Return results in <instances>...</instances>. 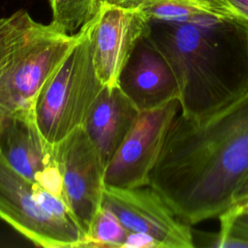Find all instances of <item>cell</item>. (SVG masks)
<instances>
[{
  "label": "cell",
  "instance_id": "cell-1",
  "mask_svg": "<svg viewBox=\"0 0 248 248\" xmlns=\"http://www.w3.org/2000/svg\"><path fill=\"white\" fill-rule=\"evenodd\" d=\"M248 175V89L213 113L172 120L149 186L190 226L218 217Z\"/></svg>",
  "mask_w": 248,
  "mask_h": 248
},
{
  "label": "cell",
  "instance_id": "cell-2",
  "mask_svg": "<svg viewBox=\"0 0 248 248\" xmlns=\"http://www.w3.org/2000/svg\"><path fill=\"white\" fill-rule=\"evenodd\" d=\"M146 37L174 74L184 117L202 119L248 89V26L237 20H149Z\"/></svg>",
  "mask_w": 248,
  "mask_h": 248
},
{
  "label": "cell",
  "instance_id": "cell-3",
  "mask_svg": "<svg viewBox=\"0 0 248 248\" xmlns=\"http://www.w3.org/2000/svg\"><path fill=\"white\" fill-rule=\"evenodd\" d=\"M78 43L43 87L34 106L36 125L52 145L83 125L105 86L94 66L85 25L78 30Z\"/></svg>",
  "mask_w": 248,
  "mask_h": 248
},
{
  "label": "cell",
  "instance_id": "cell-4",
  "mask_svg": "<svg viewBox=\"0 0 248 248\" xmlns=\"http://www.w3.org/2000/svg\"><path fill=\"white\" fill-rule=\"evenodd\" d=\"M62 213L59 197L17 172L0 153V219L38 246L84 247L85 234Z\"/></svg>",
  "mask_w": 248,
  "mask_h": 248
},
{
  "label": "cell",
  "instance_id": "cell-5",
  "mask_svg": "<svg viewBox=\"0 0 248 248\" xmlns=\"http://www.w3.org/2000/svg\"><path fill=\"white\" fill-rule=\"evenodd\" d=\"M78 37V32L67 34L51 23L45 25L32 18L4 75L0 92L1 119L11 113L34 116L37 97Z\"/></svg>",
  "mask_w": 248,
  "mask_h": 248
},
{
  "label": "cell",
  "instance_id": "cell-6",
  "mask_svg": "<svg viewBox=\"0 0 248 248\" xmlns=\"http://www.w3.org/2000/svg\"><path fill=\"white\" fill-rule=\"evenodd\" d=\"M54 154L62 180L63 200L87 241L102 207L105 167L82 126L54 144Z\"/></svg>",
  "mask_w": 248,
  "mask_h": 248
},
{
  "label": "cell",
  "instance_id": "cell-7",
  "mask_svg": "<svg viewBox=\"0 0 248 248\" xmlns=\"http://www.w3.org/2000/svg\"><path fill=\"white\" fill-rule=\"evenodd\" d=\"M180 108L179 100L139 113L121 146L105 169V186L137 188L149 185L169 128Z\"/></svg>",
  "mask_w": 248,
  "mask_h": 248
},
{
  "label": "cell",
  "instance_id": "cell-8",
  "mask_svg": "<svg viewBox=\"0 0 248 248\" xmlns=\"http://www.w3.org/2000/svg\"><path fill=\"white\" fill-rule=\"evenodd\" d=\"M102 206L109 209L134 233L152 238L158 248H194L192 227L181 222L149 185L105 187Z\"/></svg>",
  "mask_w": 248,
  "mask_h": 248
},
{
  "label": "cell",
  "instance_id": "cell-9",
  "mask_svg": "<svg viewBox=\"0 0 248 248\" xmlns=\"http://www.w3.org/2000/svg\"><path fill=\"white\" fill-rule=\"evenodd\" d=\"M148 18L141 12L102 0L84 25L91 41L93 62L105 86H117L119 75L139 41L146 36Z\"/></svg>",
  "mask_w": 248,
  "mask_h": 248
},
{
  "label": "cell",
  "instance_id": "cell-10",
  "mask_svg": "<svg viewBox=\"0 0 248 248\" xmlns=\"http://www.w3.org/2000/svg\"><path fill=\"white\" fill-rule=\"evenodd\" d=\"M0 153L17 172L63 200L54 145L43 137L33 115L11 113L0 120Z\"/></svg>",
  "mask_w": 248,
  "mask_h": 248
},
{
  "label": "cell",
  "instance_id": "cell-11",
  "mask_svg": "<svg viewBox=\"0 0 248 248\" xmlns=\"http://www.w3.org/2000/svg\"><path fill=\"white\" fill-rule=\"evenodd\" d=\"M117 85L140 112L179 100L170 66L146 36L139 41L123 67Z\"/></svg>",
  "mask_w": 248,
  "mask_h": 248
},
{
  "label": "cell",
  "instance_id": "cell-12",
  "mask_svg": "<svg viewBox=\"0 0 248 248\" xmlns=\"http://www.w3.org/2000/svg\"><path fill=\"white\" fill-rule=\"evenodd\" d=\"M140 111L117 86H104L82 125L106 169L126 139Z\"/></svg>",
  "mask_w": 248,
  "mask_h": 248
},
{
  "label": "cell",
  "instance_id": "cell-13",
  "mask_svg": "<svg viewBox=\"0 0 248 248\" xmlns=\"http://www.w3.org/2000/svg\"><path fill=\"white\" fill-rule=\"evenodd\" d=\"M102 1V0H101ZM110 4L141 12L148 20L207 23L225 16L190 0H105ZM228 17V16H227Z\"/></svg>",
  "mask_w": 248,
  "mask_h": 248
},
{
  "label": "cell",
  "instance_id": "cell-14",
  "mask_svg": "<svg viewBox=\"0 0 248 248\" xmlns=\"http://www.w3.org/2000/svg\"><path fill=\"white\" fill-rule=\"evenodd\" d=\"M54 27L75 34L97 13L101 0H49Z\"/></svg>",
  "mask_w": 248,
  "mask_h": 248
},
{
  "label": "cell",
  "instance_id": "cell-15",
  "mask_svg": "<svg viewBox=\"0 0 248 248\" xmlns=\"http://www.w3.org/2000/svg\"><path fill=\"white\" fill-rule=\"evenodd\" d=\"M220 231L205 232L196 230L194 243L196 247H218L223 239L232 236L248 242V210L239 207H229L219 216Z\"/></svg>",
  "mask_w": 248,
  "mask_h": 248
},
{
  "label": "cell",
  "instance_id": "cell-16",
  "mask_svg": "<svg viewBox=\"0 0 248 248\" xmlns=\"http://www.w3.org/2000/svg\"><path fill=\"white\" fill-rule=\"evenodd\" d=\"M130 232L116 215L102 206L94 220L84 247H125Z\"/></svg>",
  "mask_w": 248,
  "mask_h": 248
},
{
  "label": "cell",
  "instance_id": "cell-17",
  "mask_svg": "<svg viewBox=\"0 0 248 248\" xmlns=\"http://www.w3.org/2000/svg\"><path fill=\"white\" fill-rule=\"evenodd\" d=\"M31 20L32 17L25 11H17L10 16L0 18V92L5 72Z\"/></svg>",
  "mask_w": 248,
  "mask_h": 248
},
{
  "label": "cell",
  "instance_id": "cell-18",
  "mask_svg": "<svg viewBox=\"0 0 248 248\" xmlns=\"http://www.w3.org/2000/svg\"><path fill=\"white\" fill-rule=\"evenodd\" d=\"M228 17L248 26V0H213Z\"/></svg>",
  "mask_w": 248,
  "mask_h": 248
},
{
  "label": "cell",
  "instance_id": "cell-19",
  "mask_svg": "<svg viewBox=\"0 0 248 248\" xmlns=\"http://www.w3.org/2000/svg\"><path fill=\"white\" fill-rule=\"evenodd\" d=\"M248 205V175L241 181V183L235 189L232 199V205L230 207H244Z\"/></svg>",
  "mask_w": 248,
  "mask_h": 248
},
{
  "label": "cell",
  "instance_id": "cell-20",
  "mask_svg": "<svg viewBox=\"0 0 248 248\" xmlns=\"http://www.w3.org/2000/svg\"><path fill=\"white\" fill-rule=\"evenodd\" d=\"M190 1H192V2H194V3H196V4H199L200 6L205 8V9H207V10H210V11H213V12H215V13H218V14H220V15L225 16V15L220 11V9L217 7V5L213 2V0H190Z\"/></svg>",
  "mask_w": 248,
  "mask_h": 248
},
{
  "label": "cell",
  "instance_id": "cell-21",
  "mask_svg": "<svg viewBox=\"0 0 248 248\" xmlns=\"http://www.w3.org/2000/svg\"><path fill=\"white\" fill-rule=\"evenodd\" d=\"M240 208V207H239ZM241 208H243V209H246V210H248V205L247 206H244V207H241Z\"/></svg>",
  "mask_w": 248,
  "mask_h": 248
}]
</instances>
